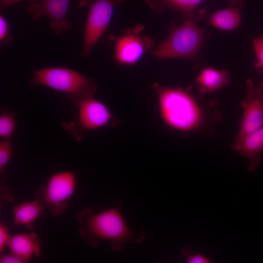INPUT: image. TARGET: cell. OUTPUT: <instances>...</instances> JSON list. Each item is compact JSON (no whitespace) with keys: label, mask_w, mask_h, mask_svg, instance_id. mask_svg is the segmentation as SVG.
I'll list each match as a JSON object with an SVG mask.
<instances>
[{"label":"cell","mask_w":263,"mask_h":263,"mask_svg":"<svg viewBox=\"0 0 263 263\" xmlns=\"http://www.w3.org/2000/svg\"><path fill=\"white\" fill-rule=\"evenodd\" d=\"M262 72H263V70L261 71ZM263 83V82H262Z\"/></svg>","instance_id":"obj_26"},{"label":"cell","mask_w":263,"mask_h":263,"mask_svg":"<svg viewBox=\"0 0 263 263\" xmlns=\"http://www.w3.org/2000/svg\"><path fill=\"white\" fill-rule=\"evenodd\" d=\"M79 235L90 246L96 247L99 242H108L113 250L119 252L128 244H138L146 237L143 231L131 230L120 211L112 208L95 213L85 207L78 214Z\"/></svg>","instance_id":"obj_1"},{"label":"cell","mask_w":263,"mask_h":263,"mask_svg":"<svg viewBox=\"0 0 263 263\" xmlns=\"http://www.w3.org/2000/svg\"><path fill=\"white\" fill-rule=\"evenodd\" d=\"M253 47L257 58L256 67L262 71L263 70V36L254 39Z\"/></svg>","instance_id":"obj_20"},{"label":"cell","mask_w":263,"mask_h":263,"mask_svg":"<svg viewBox=\"0 0 263 263\" xmlns=\"http://www.w3.org/2000/svg\"><path fill=\"white\" fill-rule=\"evenodd\" d=\"M257 91L263 100V83H260L258 87L256 88Z\"/></svg>","instance_id":"obj_25"},{"label":"cell","mask_w":263,"mask_h":263,"mask_svg":"<svg viewBox=\"0 0 263 263\" xmlns=\"http://www.w3.org/2000/svg\"><path fill=\"white\" fill-rule=\"evenodd\" d=\"M16 129V119L13 112H5L0 115V137L11 138Z\"/></svg>","instance_id":"obj_17"},{"label":"cell","mask_w":263,"mask_h":263,"mask_svg":"<svg viewBox=\"0 0 263 263\" xmlns=\"http://www.w3.org/2000/svg\"><path fill=\"white\" fill-rule=\"evenodd\" d=\"M176 8L186 12H191L203 0H168Z\"/></svg>","instance_id":"obj_21"},{"label":"cell","mask_w":263,"mask_h":263,"mask_svg":"<svg viewBox=\"0 0 263 263\" xmlns=\"http://www.w3.org/2000/svg\"><path fill=\"white\" fill-rule=\"evenodd\" d=\"M23 0H0V11H2L5 8ZM41 0H28L29 4H36Z\"/></svg>","instance_id":"obj_24"},{"label":"cell","mask_w":263,"mask_h":263,"mask_svg":"<svg viewBox=\"0 0 263 263\" xmlns=\"http://www.w3.org/2000/svg\"><path fill=\"white\" fill-rule=\"evenodd\" d=\"M11 237L7 226L1 222L0 223V253L3 251L5 246H7Z\"/></svg>","instance_id":"obj_22"},{"label":"cell","mask_w":263,"mask_h":263,"mask_svg":"<svg viewBox=\"0 0 263 263\" xmlns=\"http://www.w3.org/2000/svg\"><path fill=\"white\" fill-rule=\"evenodd\" d=\"M156 92L160 117L168 126L188 132L200 125L201 111L190 94L181 89L163 87Z\"/></svg>","instance_id":"obj_2"},{"label":"cell","mask_w":263,"mask_h":263,"mask_svg":"<svg viewBox=\"0 0 263 263\" xmlns=\"http://www.w3.org/2000/svg\"><path fill=\"white\" fill-rule=\"evenodd\" d=\"M94 94L87 95L74 105L77 109L76 118L63 124V127L75 139L79 140L84 132L95 131L112 123L113 115L103 102L95 98Z\"/></svg>","instance_id":"obj_6"},{"label":"cell","mask_w":263,"mask_h":263,"mask_svg":"<svg viewBox=\"0 0 263 263\" xmlns=\"http://www.w3.org/2000/svg\"><path fill=\"white\" fill-rule=\"evenodd\" d=\"M0 263H24L26 262L17 255L11 254H3L0 257Z\"/></svg>","instance_id":"obj_23"},{"label":"cell","mask_w":263,"mask_h":263,"mask_svg":"<svg viewBox=\"0 0 263 263\" xmlns=\"http://www.w3.org/2000/svg\"><path fill=\"white\" fill-rule=\"evenodd\" d=\"M71 0H41L36 4H28L26 10L33 20L44 16L50 21V28L56 35L69 30L72 24L67 19Z\"/></svg>","instance_id":"obj_8"},{"label":"cell","mask_w":263,"mask_h":263,"mask_svg":"<svg viewBox=\"0 0 263 263\" xmlns=\"http://www.w3.org/2000/svg\"><path fill=\"white\" fill-rule=\"evenodd\" d=\"M203 35V30L190 16L183 24L173 29L152 54L160 58H191L201 48Z\"/></svg>","instance_id":"obj_4"},{"label":"cell","mask_w":263,"mask_h":263,"mask_svg":"<svg viewBox=\"0 0 263 263\" xmlns=\"http://www.w3.org/2000/svg\"><path fill=\"white\" fill-rule=\"evenodd\" d=\"M208 21L214 27L231 31L240 26L241 14L236 8L227 7L214 12L209 17Z\"/></svg>","instance_id":"obj_15"},{"label":"cell","mask_w":263,"mask_h":263,"mask_svg":"<svg viewBox=\"0 0 263 263\" xmlns=\"http://www.w3.org/2000/svg\"><path fill=\"white\" fill-rule=\"evenodd\" d=\"M14 253L22 258L26 263L33 256L40 255V244L35 232L17 234L11 236L7 245Z\"/></svg>","instance_id":"obj_11"},{"label":"cell","mask_w":263,"mask_h":263,"mask_svg":"<svg viewBox=\"0 0 263 263\" xmlns=\"http://www.w3.org/2000/svg\"><path fill=\"white\" fill-rule=\"evenodd\" d=\"M230 82L229 73L222 69L207 67L203 69L196 79V84L202 94H210L219 91Z\"/></svg>","instance_id":"obj_13"},{"label":"cell","mask_w":263,"mask_h":263,"mask_svg":"<svg viewBox=\"0 0 263 263\" xmlns=\"http://www.w3.org/2000/svg\"><path fill=\"white\" fill-rule=\"evenodd\" d=\"M182 255L186 259L188 263H214L208 257L200 253H192L191 247L186 246L181 251Z\"/></svg>","instance_id":"obj_18"},{"label":"cell","mask_w":263,"mask_h":263,"mask_svg":"<svg viewBox=\"0 0 263 263\" xmlns=\"http://www.w3.org/2000/svg\"><path fill=\"white\" fill-rule=\"evenodd\" d=\"M241 106L243 113L236 138L253 132L263 126V100L250 79L246 82V94Z\"/></svg>","instance_id":"obj_9"},{"label":"cell","mask_w":263,"mask_h":263,"mask_svg":"<svg viewBox=\"0 0 263 263\" xmlns=\"http://www.w3.org/2000/svg\"><path fill=\"white\" fill-rule=\"evenodd\" d=\"M12 38L10 34L9 25L7 19L2 15H0V43L4 46L10 45Z\"/></svg>","instance_id":"obj_19"},{"label":"cell","mask_w":263,"mask_h":263,"mask_svg":"<svg viewBox=\"0 0 263 263\" xmlns=\"http://www.w3.org/2000/svg\"><path fill=\"white\" fill-rule=\"evenodd\" d=\"M116 0H80L79 7L89 5L80 57L85 58L106 30L113 16Z\"/></svg>","instance_id":"obj_7"},{"label":"cell","mask_w":263,"mask_h":263,"mask_svg":"<svg viewBox=\"0 0 263 263\" xmlns=\"http://www.w3.org/2000/svg\"><path fill=\"white\" fill-rule=\"evenodd\" d=\"M44 209L36 200L16 205L13 208L14 223L32 228L35 221L44 213Z\"/></svg>","instance_id":"obj_14"},{"label":"cell","mask_w":263,"mask_h":263,"mask_svg":"<svg viewBox=\"0 0 263 263\" xmlns=\"http://www.w3.org/2000/svg\"><path fill=\"white\" fill-rule=\"evenodd\" d=\"M144 49L142 40L138 37L132 35H127L117 40L115 57L122 64H132L141 58Z\"/></svg>","instance_id":"obj_12"},{"label":"cell","mask_w":263,"mask_h":263,"mask_svg":"<svg viewBox=\"0 0 263 263\" xmlns=\"http://www.w3.org/2000/svg\"><path fill=\"white\" fill-rule=\"evenodd\" d=\"M12 154V145L11 138L1 139L0 141V182L7 179L6 170Z\"/></svg>","instance_id":"obj_16"},{"label":"cell","mask_w":263,"mask_h":263,"mask_svg":"<svg viewBox=\"0 0 263 263\" xmlns=\"http://www.w3.org/2000/svg\"><path fill=\"white\" fill-rule=\"evenodd\" d=\"M30 86H43L64 94L75 104L82 97L94 94L93 80L74 70L63 67L36 69Z\"/></svg>","instance_id":"obj_3"},{"label":"cell","mask_w":263,"mask_h":263,"mask_svg":"<svg viewBox=\"0 0 263 263\" xmlns=\"http://www.w3.org/2000/svg\"><path fill=\"white\" fill-rule=\"evenodd\" d=\"M76 184V175L73 171L56 172L38 188L34 194L35 200L48 209L52 216H57L66 210Z\"/></svg>","instance_id":"obj_5"},{"label":"cell","mask_w":263,"mask_h":263,"mask_svg":"<svg viewBox=\"0 0 263 263\" xmlns=\"http://www.w3.org/2000/svg\"><path fill=\"white\" fill-rule=\"evenodd\" d=\"M231 148L248 162V170L254 171L261 163L263 152V126L255 132L236 138Z\"/></svg>","instance_id":"obj_10"}]
</instances>
